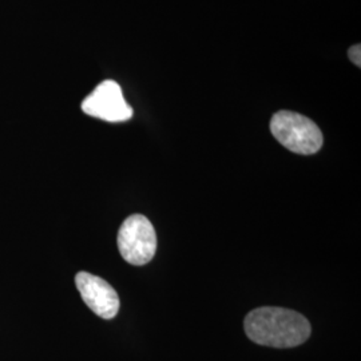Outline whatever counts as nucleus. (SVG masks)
Listing matches in <instances>:
<instances>
[{
    "mask_svg": "<svg viewBox=\"0 0 361 361\" xmlns=\"http://www.w3.org/2000/svg\"><path fill=\"white\" fill-rule=\"evenodd\" d=\"M245 334L252 341L271 348H295L310 338L312 328L296 310L264 307L246 314Z\"/></svg>",
    "mask_w": 361,
    "mask_h": 361,
    "instance_id": "nucleus-1",
    "label": "nucleus"
},
{
    "mask_svg": "<svg viewBox=\"0 0 361 361\" xmlns=\"http://www.w3.org/2000/svg\"><path fill=\"white\" fill-rule=\"evenodd\" d=\"M271 131L279 142L296 154H316L323 146V133L319 126L293 111L283 110L271 116Z\"/></svg>",
    "mask_w": 361,
    "mask_h": 361,
    "instance_id": "nucleus-2",
    "label": "nucleus"
},
{
    "mask_svg": "<svg viewBox=\"0 0 361 361\" xmlns=\"http://www.w3.org/2000/svg\"><path fill=\"white\" fill-rule=\"evenodd\" d=\"M118 249L122 258L134 267L150 262L157 252V233L153 224L142 214H133L119 228Z\"/></svg>",
    "mask_w": 361,
    "mask_h": 361,
    "instance_id": "nucleus-3",
    "label": "nucleus"
},
{
    "mask_svg": "<svg viewBox=\"0 0 361 361\" xmlns=\"http://www.w3.org/2000/svg\"><path fill=\"white\" fill-rule=\"evenodd\" d=\"M85 114L106 122H126L133 116V109L123 97L116 80H104L82 102Z\"/></svg>",
    "mask_w": 361,
    "mask_h": 361,
    "instance_id": "nucleus-4",
    "label": "nucleus"
},
{
    "mask_svg": "<svg viewBox=\"0 0 361 361\" xmlns=\"http://www.w3.org/2000/svg\"><path fill=\"white\" fill-rule=\"evenodd\" d=\"M75 285L85 304L97 316L104 320L116 317L121 305L119 297L106 280L87 271H79L75 276Z\"/></svg>",
    "mask_w": 361,
    "mask_h": 361,
    "instance_id": "nucleus-5",
    "label": "nucleus"
},
{
    "mask_svg": "<svg viewBox=\"0 0 361 361\" xmlns=\"http://www.w3.org/2000/svg\"><path fill=\"white\" fill-rule=\"evenodd\" d=\"M349 59L352 61L353 65L361 67V46L360 44H355L349 49L348 51Z\"/></svg>",
    "mask_w": 361,
    "mask_h": 361,
    "instance_id": "nucleus-6",
    "label": "nucleus"
}]
</instances>
